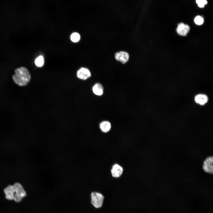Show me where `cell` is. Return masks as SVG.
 I'll list each match as a JSON object with an SVG mask.
<instances>
[{
    "label": "cell",
    "instance_id": "6da1fadb",
    "mask_svg": "<svg viewBox=\"0 0 213 213\" xmlns=\"http://www.w3.org/2000/svg\"><path fill=\"white\" fill-rule=\"evenodd\" d=\"M12 76L14 82L20 86L27 85L31 79V75L28 69L25 67H20L16 68Z\"/></svg>",
    "mask_w": 213,
    "mask_h": 213
},
{
    "label": "cell",
    "instance_id": "7a4b0ae2",
    "mask_svg": "<svg viewBox=\"0 0 213 213\" xmlns=\"http://www.w3.org/2000/svg\"><path fill=\"white\" fill-rule=\"evenodd\" d=\"M13 185L14 188L13 200L17 202H19L26 196V191L22 185L18 183H16Z\"/></svg>",
    "mask_w": 213,
    "mask_h": 213
},
{
    "label": "cell",
    "instance_id": "3957f363",
    "mask_svg": "<svg viewBox=\"0 0 213 213\" xmlns=\"http://www.w3.org/2000/svg\"><path fill=\"white\" fill-rule=\"evenodd\" d=\"M91 204L94 207L99 208L102 206L104 197L101 193L93 192L91 193Z\"/></svg>",
    "mask_w": 213,
    "mask_h": 213
},
{
    "label": "cell",
    "instance_id": "277c9868",
    "mask_svg": "<svg viewBox=\"0 0 213 213\" xmlns=\"http://www.w3.org/2000/svg\"><path fill=\"white\" fill-rule=\"evenodd\" d=\"M114 57L117 61L122 64H125L128 61L129 55L126 51H120L116 53Z\"/></svg>",
    "mask_w": 213,
    "mask_h": 213
},
{
    "label": "cell",
    "instance_id": "5b68a950",
    "mask_svg": "<svg viewBox=\"0 0 213 213\" xmlns=\"http://www.w3.org/2000/svg\"><path fill=\"white\" fill-rule=\"evenodd\" d=\"M190 30V28L188 25L181 22L178 24L176 31L179 35L185 36H186Z\"/></svg>",
    "mask_w": 213,
    "mask_h": 213
},
{
    "label": "cell",
    "instance_id": "8992f818",
    "mask_svg": "<svg viewBox=\"0 0 213 213\" xmlns=\"http://www.w3.org/2000/svg\"><path fill=\"white\" fill-rule=\"evenodd\" d=\"M213 159L212 157L207 158L204 161L203 168L206 172L212 173L213 172Z\"/></svg>",
    "mask_w": 213,
    "mask_h": 213
},
{
    "label": "cell",
    "instance_id": "52a82bcc",
    "mask_svg": "<svg viewBox=\"0 0 213 213\" xmlns=\"http://www.w3.org/2000/svg\"><path fill=\"white\" fill-rule=\"evenodd\" d=\"M77 76L80 79L85 80L90 77L91 73L88 68L82 67L78 71Z\"/></svg>",
    "mask_w": 213,
    "mask_h": 213
},
{
    "label": "cell",
    "instance_id": "ba28073f",
    "mask_svg": "<svg viewBox=\"0 0 213 213\" xmlns=\"http://www.w3.org/2000/svg\"><path fill=\"white\" fill-rule=\"evenodd\" d=\"M123 172V168L118 164H115L112 167L111 172L112 176L114 178L120 176Z\"/></svg>",
    "mask_w": 213,
    "mask_h": 213
},
{
    "label": "cell",
    "instance_id": "9c48e42d",
    "mask_svg": "<svg viewBox=\"0 0 213 213\" xmlns=\"http://www.w3.org/2000/svg\"><path fill=\"white\" fill-rule=\"evenodd\" d=\"M5 195L6 198L8 200H13L14 192V188L13 185H10L8 186L4 190Z\"/></svg>",
    "mask_w": 213,
    "mask_h": 213
},
{
    "label": "cell",
    "instance_id": "30bf717a",
    "mask_svg": "<svg viewBox=\"0 0 213 213\" xmlns=\"http://www.w3.org/2000/svg\"><path fill=\"white\" fill-rule=\"evenodd\" d=\"M208 98L207 96L204 94H198L195 96L194 100L195 102L200 105H204L208 101Z\"/></svg>",
    "mask_w": 213,
    "mask_h": 213
},
{
    "label": "cell",
    "instance_id": "8fae6325",
    "mask_svg": "<svg viewBox=\"0 0 213 213\" xmlns=\"http://www.w3.org/2000/svg\"><path fill=\"white\" fill-rule=\"evenodd\" d=\"M92 91L94 94L98 96H101L103 93L104 88L100 83H96L92 88Z\"/></svg>",
    "mask_w": 213,
    "mask_h": 213
},
{
    "label": "cell",
    "instance_id": "7c38bea8",
    "mask_svg": "<svg viewBox=\"0 0 213 213\" xmlns=\"http://www.w3.org/2000/svg\"><path fill=\"white\" fill-rule=\"evenodd\" d=\"M99 128L102 132L106 133L109 132L111 129V125L109 121H103L100 124Z\"/></svg>",
    "mask_w": 213,
    "mask_h": 213
},
{
    "label": "cell",
    "instance_id": "4fadbf2b",
    "mask_svg": "<svg viewBox=\"0 0 213 213\" xmlns=\"http://www.w3.org/2000/svg\"><path fill=\"white\" fill-rule=\"evenodd\" d=\"M35 63L38 67H42L44 64V59L43 57L41 55L38 57L35 60Z\"/></svg>",
    "mask_w": 213,
    "mask_h": 213
},
{
    "label": "cell",
    "instance_id": "5bb4252c",
    "mask_svg": "<svg viewBox=\"0 0 213 213\" xmlns=\"http://www.w3.org/2000/svg\"><path fill=\"white\" fill-rule=\"evenodd\" d=\"M70 39L73 42H77L79 41L80 39V36L77 33H74L71 34Z\"/></svg>",
    "mask_w": 213,
    "mask_h": 213
},
{
    "label": "cell",
    "instance_id": "9a60e30c",
    "mask_svg": "<svg viewBox=\"0 0 213 213\" xmlns=\"http://www.w3.org/2000/svg\"><path fill=\"white\" fill-rule=\"evenodd\" d=\"M194 22L196 24L198 25H201L203 23L204 20L202 17L198 15L195 17L194 19Z\"/></svg>",
    "mask_w": 213,
    "mask_h": 213
},
{
    "label": "cell",
    "instance_id": "2e32d148",
    "mask_svg": "<svg viewBox=\"0 0 213 213\" xmlns=\"http://www.w3.org/2000/svg\"><path fill=\"white\" fill-rule=\"evenodd\" d=\"M196 1L198 6L200 8H204L205 5L207 4L206 0H196Z\"/></svg>",
    "mask_w": 213,
    "mask_h": 213
}]
</instances>
